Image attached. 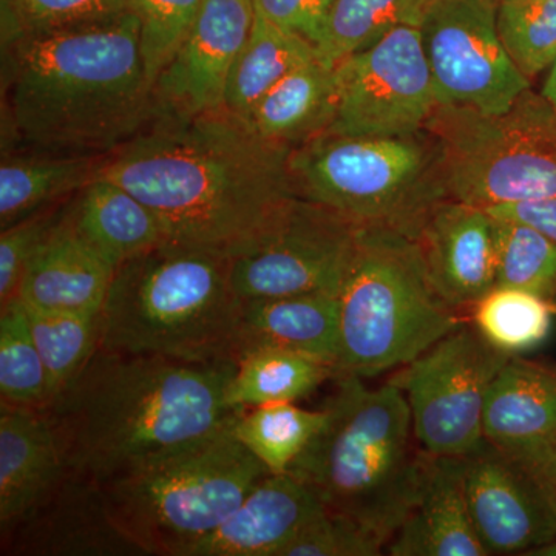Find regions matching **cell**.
I'll list each match as a JSON object with an SVG mask.
<instances>
[{"mask_svg":"<svg viewBox=\"0 0 556 556\" xmlns=\"http://www.w3.org/2000/svg\"><path fill=\"white\" fill-rule=\"evenodd\" d=\"M291 152L226 108L160 115L98 175L148 204L170 241L233 260L268 239L299 200Z\"/></svg>","mask_w":556,"mask_h":556,"instance_id":"obj_1","label":"cell"},{"mask_svg":"<svg viewBox=\"0 0 556 556\" xmlns=\"http://www.w3.org/2000/svg\"><path fill=\"white\" fill-rule=\"evenodd\" d=\"M233 362L188 364L100 346L51 402L68 477L98 486L233 426Z\"/></svg>","mask_w":556,"mask_h":556,"instance_id":"obj_2","label":"cell"},{"mask_svg":"<svg viewBox=\"0 0 556 556\" xmlns=\"http://www.w3.org/2000/svg\"><path fill=\"white\" fill-rule=\"evenodd\" d=\"M7 49V119L42 152L109 156L161 115L134 11L118 20L25 36Z\"/></svg>","mask_w":556,"mask_h":556,"instance_id":"obj_3","label":"cell"},{"mask_svg":"<svg viewBox=\"0 0 556 556\" xmlns=\"http://www.w3.org/2000/svg\"><path fill=\"white\" fill-rule=\"evenodd\" d=\"M327 422L288 473L309 485L332 514L383 546L412 514L426 471L407 396L394 380L376 388L339 375Z\"/></svg>","mask_w":556,"mask_h":556,"instance_id":"obj_4","label":"cell"},{"mask_svg":"<svg viewBox=\"0 0 556 556\" xmlns=\"http://www.w3.org/2000/svg\"><path fill=\"white\" fill-rule=\"evenodd\" d=\"M232 260L167 241L115 270L101 348L188 364H236L241 299Z\"/></svg>","mask_w":556,"mask_h":556,"instance_id":"obj_5","label":"cell"},{"mask_svg":"<svg viewBox=\"0 0 556 556\" xmlns=\"http://www.w3.org/2000/svg\"><path fill=\"white\" fill-rule=\"evenodd\" d=\"M232 427L98 486L105 521L124 546L185 556L269 475Z\"/></svg>","mask_w":556,"mask_h":556,"instance_id":"obj_6","label":"cell"},{"mask_svg":"<svg viewBox=\"0 0 556 556\" xmlns=\"http://www.w3.org/2000/svg\"><path fill=\"white\" fill-rule=\"evenodd\" d=\"M338 299V376L407 367L463 324L434 288L419 241L383 226L358 228Z\"/></svg>","mask_w":556,"mask_h":556,"instance_id":"obj_7","label":"cell"},{"mask_svg":"<svg viewBox=\"0 0 556 556\" xmlns=\"http://www.w3.org/2000/svg\"><path fill=\"white\" fill-rule=\"evenodd\" d=\"M289 167L299 199L416 240L448 199L441 144L427 129L401 137L324 131L292 149Z\"/></svg>","mask_w":556,"mask_h":556,"instance_id":"obj_8","label":"cell"},{"mask_svg":"<svg viewBox=\"0 0 556 556\" xmlns=\"http://www.w3.org/2000/svg\"><path fill=\"white\" fill-rule=\"evenodd\" d=\"M426 129L441 144L448 199L493 207L556 197V112L541 91L501 113L439 104Z\"/></svg>","mask_w":556,"mask_h":556,"instance_id":"obj_9","label":"cell"},{"mask_svg":"<svg viewBox=\"0 0 556 556\" xmlns=\"http://www.w3.org/2000/svg\"><path fill=\"white\" fill-rule=\"evenodd\" d=\"M510 357L463 321L405 367L394 382L407 396L424 452L463 457L484 444L486 397Z\"/></svg>","mask_w":556,"mask_h":556,"instance_id":"obj_10","label":"cell"},{"mask_svg":"<svg viewBox=\"0 0 556 556\" xmlns=\"http://www.w3.org/2000/svg\"><path fill=\"white\" fill-rule=\"evenodd\" d=\"M497 0H427L419 24L441 105L506 112L532 83L497 31Z\"/></svg>","mask_w":556,"mask_h":556,"instance_id":"obj_11","label":"cell"},{"mask_svg":"<svg viewBox=\"0 0 556 556\" xmlns=\"http://www.w3.org/2000/svg\"><path fill=\"white\" fill-rule=\"evenodd\" d=\"M338 105L327 131L401 137L427 127L439 102L419 28L399 27L336 65Z\"/></svg>","mask_w":556,"mask_h":556,"instance_id":"obj_12","label":"cell"},{"mask_svg":"<svg viewBox=\"0 0 556 556\" xmlns=\"http://www.w3.org/2000/svg\"><path fill=\"white\" fill-rule=\"evenodd\" d=\"M361 225L299 199L260 247L232 260L230 281L241 300L325 292L338 295Z\"/></svg>","mask_w":556,"mask_h":556,"instance_id":"obj_13","label":"cell"},{"mask_svg":"<svg viewBox=\"0 0 556 556\" xmlns=\"http://www.w3.org/2000/svg\"><path fill=\"white\" fill-rule=\"evenodd\" d=\"M459 459L468 511L489 555H544L556 544V495L538 468L485 441Z\"/></svg>","mask_w":556,"mask_h":556,"instance_id":"obj_14","label":"cell"},{"mask_svg":"<svg viewBox=\"0 0 556 556\" xmlns=\"http://www.w3.org/2000/svg\"><path fill=\"white\" fill-rule=\"evenodd\" d=\"M254 21V0H203L188 38L153 87L161 115L225 109L230 72Z\"/></svg>","mask_w":556,"mask_h":556,"instance_id":"obj_15","label":"cell"},{"mask_svg":"<svg viewBox=\"0 0 556 556\" xmlns=\"http://www.w3.org/2000/svg\"><path fill=\"white\" fill-rule=\"evenodd\" d=\"M60 437L46 408L0 404L2 536L46 506L67 481Z\"/></svg>","mask_w":556,"mask_h":556,"instance_id":"obj_16","label":"cell"},{"mask_svg":"<svg viewBox=\"0 0 556 556\" xmlns=\"http://www.w3.org/2000/svg\"><path fill=\"white\" fill-rule=\"evenodd\" d=\"M417 241L434 288L453 308L473 306L495 288V218L484 207L442 200Z\"/></svg>","mask_w":556,"mask_h":556,"instance_id":"obj_17","label":"cell"},{"mask_svg":"<svg viewBox=\"0 0 556 556\" xmlns=\"http://www.w3.org/2000/svg\"><path fill=\"white\" fill-rule=\"evenodd\" d=\"M325 510L320 497L305 482L291 473H269L185 556H278Z\"/></svg>","mask_w":556,"mask_h":556,"instance_id":"obj_18","label":"cell"},{"mask_svg":"<svg viewBox=\"0 0 556 556\" xmlns=\"http://www.w3.org/2000/svg\"><path fill=\"white\" fill-rule=\"evenodd\" d=\"M484 437L543 470L556 450V365L508 358L486 397Z\"/></svg>","mask_w":556,"mask_h":556,"instance_id":"obj_19","label":"cell"},{"mask_svg":"<svg viewBox=\"0 0 556 556\" xmlns=\"http://www.w3.org/2000/svg\"><path fill=\"white\" fill-rule=\"evenodd\" d=\"M386 548L391 556H489L468 511L457 457L427 453L419 500Z\"/></svg>","mask_w":556,"mask_h":556,"instance_id":"obj_20","label":"cell"},{"mask_svg":"<svg viewBox=\"0 0 556 556\" xmlns=\"http://www.w3.org/2000/svg\"><path fill=\"white\" fill-rule=\"evenodd\" d=\"M113 276L115 269L80 240L64 211L33 255L17 299L36 308L100 314Z\"/></svg>","mask_w":556,"mask_h":556,"instance_id":"obj_21","label":"cell"},{"mask_svg":"<svg viewBox=\"0 0 556 556\" xmlns=\"http://www.w3.org/2000/svg\"><path fill=\"white\" fill-rule=\"evenodd\" d=\"M65 217L80 240L115 270L170 241L159 215L148 204L100 175L70 200Z\"/></svg>","mask_w":556,"mask_h":556,"instance_id":"obj_22","label":"cell"},{"mask_svg":"<svg viewBox=\"0 0 556 556\" xmlns=\"http://www.w3.org/2000/svg\"><path fill=\"white\" fill-rule=\"evenodd\" d=\"M263 346L299 351L336 368L339 357L338 295L311 292L241 300L236 362L244 351Z\"/></svg>","mask_w":556,"mask_h":556,"instance_id":"obj_23","label":"cell"},{"mask_svg":"<svg viewBox=\"0 0 556 556\" xmlns=\"http://www.w3.org/2000/svg\"><path fill=\"white\" fill-rule=\"evenodd\" d=\"M336 105V67L316 58L278 80L247 121L260 137L294 149L329 129Z\"/></svg>","mask_w":556,"mask_h":556,"instance_id":"obj_24","label":"cell"},{"mask_svg":"<svg viewBox=\"0 0 556 556\" xmlns=\"http://www.w3.org/2000/svg\"><path fill=\"white\" fill-rule=\"evenodd\" d=\"M105 156L9 153L0 166V226L9 228L40 208L72 199L97 177Z\"/></svg>","mask_w":556,"mask_h":556,"instance_id":"obj_25","label":"cell"},{"mask_svg":"<svg viewBox=\"0 0 556 556\" xmlns=\"http://www.w3.org/2000/svg\"><path fill=\"white\" fill-rule=\"evenodd\" d=\"M316 58V47L309 40L255 11L254 25L230 72L225 108L248 119L278 80Z\"/></svg>","mask_w":556,"mask_h":556,"instance_id":"obj_26","label":"cell"},{"mask_svg":"<svg viewBox=\"0 0 556 556\" xmlns=\"http://www.w3.org/2000/svg\"><path fill=\"white\" fill-rule=\"evenodd\" d=\"M338 371L321 358L263 346L244 351L228 386L232 407L247 409L270 402H295L309 396Z\"/></svg>","mask_w":556,"mask_h":556,"instance_id":"obj_27","label":"cell"},{"mask_svg":"<svg viewBox=\"0 0 556 556\" xmlns=\"http://www.w3.org/2000/svg\"><path fill=\"white\" fill-rule=\"evenodd\" d=\"M327 422V412L300 408L294 402H270L244 409L232 431L270 475L288 473Z\"/></svg>","mask_w":556,"mask_h":556,"instance_id":"obj_28","label":"cell"},{"mask_svg":"<svg viewBox=\"0 0 556 556\" xmlns=\"http://www.w3.org/2000/svg\"><path fill=\"white\" fill-rule=\"evenodd\" d=\"M427 0H336L318 40V60L331 67L399 27H419Z\"/></svg>","mask_w":556,"mask_h":556,"instance_id":"obj_29","label":"cell"},{"mask_svg":"<svg viewBox=\"0 0 556 556\" xmlns=\"http://www.w3.org/2000/svg\"><path fill=\"white\" fill-rule=\"evenodd\" d=\"M21 303L33 340L49 372L54 401L100 350L101 313H68L36 308L22 300Z\"/></svg>","mask_w":556,"mask_h":556,"instance_id":"obj_30","label":"cell"},{"mask_svg":"<svg viewBox=\"0 0 556 556\" xmlns=\"http://www.w3.org/2000/svg\"><path fill=\"white\" fill-rule=\"evenodd\" d=\"M471 324L496 350L519 356L546 340L556 303L533 292L495 287L473 306Z\"/></svg>","mask_w":556,"mask_h":556,"instance_id":"obj_31","label":"cell"},{"mask_svg":"<svg viewBox=\"0 0 556 556\" xmlns=\"http://www.w3.org/2000/svg\"><path fill=\"white\" fill-rule=\"evenodd\" d=\"M0 394L2 402L49 408V372L28 328L20 299L0 306Z\"/></svg>","mask_w":556,"mask_h":556,"instance_id":"obj_32","label":"cell"},{"mask_svg":"<svg viewBox=\"0 0 556 556\" xmlns=\"http://www.w3.org/2000/svg\"><path fill=\"white\" fill-rule=\"evenodd\" d=\"M492 215V214H490ZM495 218L496 285L556 299V244L540 230L517 222ZM556 303V302H555Z\"/></svg>","mask_w":556,"mask_h":556,"instance_id":"obj_33","label":"cell"},{"mask_svg":"<svg viewBox=\"0 0 556 556\" xmlns=\"http://www.w3.org/2000/svg\"><path fill=\"white\" fill-rule=\"evenodd\" d=\"M497 31L511 62L532 83L556 61V0H497Z\"/></svg>","mask_w":556,"mask_h":556,"instance_id":"obj_34","label":"cell"},{"mask_svg":"<svg viewBox=\"0 0 556 556\" xmlns=\"http://www.w3.org/2000/svg\"><path fill=\"white\" fill-rule=\"evenodd\" d=\"M131 0H2V40L104 24L130 13Z\"/></svg>","mask_w":556,"mask_h":556,"instance_id":"obj_35","label":"cell"},{"mask_svg":"<svg viewBox=\"0 0 556 556\" xmlns=\"http://www.w3.org/2000/svg\"><path fill=\"white\" fill-rule=\"evenodd\" d=\"M203 0H131L139 21V46L152 86L188 38Z\"/></svg>","mask_w":556,"mask_h":556,"instance_id":"obj_36","label":"cell"},{"mask_svg":"<svg viewBox=\"0 0 556 556\" xmlns=\"http://www.w3.org/2000/svg\"><path fill=\"white\" fill-rule=\"evenodd\" d=\"M67 201V200H65ZM68 203L51 204L20 219L0 233V306L17 299L33 255L58 225Z\"/></svg>","mask_w":556,"mask_h":556,"instance_id":"obj_37","label":"cell"},{"mask_svg":"<svg viewBox=\"0 0 556 556\" xmlns=\"http://www.w3.org/2000/svg\"><path fill=\"white\" fill-rule=\"evenodd\" d=\"M383 548L379 540L356 522L325 510L278 556H376Z\"/></svg>","mask_w":556,"mask_h":556,"instance_id":"obj_38","label":"cell"},{"mask_svg":"<svg viewBox=\"0 0 556 556\" xmlns=\"http://www.w3.org/2000/svg\"><path fill=\"white\" fill-rule=\"evenodd\" d=\"M255 11L314 47L324 35L336 0H254Z\"/></svg>","mask_w":556,"mask_h":556,"instance_id":"obj_39","label":"cell"},{"mask_svg":"<svg viewBox=\"0 0 556 556\" xmlns=\"http://www.w3.org/2000/svg\"><path fill=\"white\" fill-rule=\"evenodd\" d=\"M493 217L517 219L540 230L556 244V197L484 207Z\"/></svg>","mask_w":556,"mask_h":556,"instance_id":"obj_40","label":"cell"},{"mask_svg":"<svg viewBox=\"0 0 556 556\" xmlns=\"http://www.w3.org/2000/svg\"><path fill=\"white\" fill-rule=\"evenodd\" d=\"M541 93L551 102L552 108L556 112V61L555 64L548 68L546 80H544L543 87H541Z\"/></svg>","mask_w":556,"mask_h":556,"instance_id":"obj_41","label":"cell"},{"mask_svg":"<svg viewBox=\"0 0 556 556\" xmlns=\"http://www.w3.org/2000/svg\"><path fill=\"white\" fill-rule=\"evenodd\" d=\"M541 473L546 477L548 484H551L552 489H554L556 495V450L552 453V456L548 457L546 466L543 467Z\"/></svg>","mask_w":556,"mask_h":556,"instance_id":"obj_42","label":"cell"}]
</instances>
